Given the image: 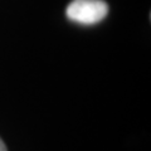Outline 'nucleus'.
<instances>
[{"instance_id":"obj_1","label":"nucleus","mask_w":151,"mask_h":151,"mask_svg":"<svg viewBox=\"0 0 151 151\" xmlns=\"http://www.w3.org/2000/svg\"><path fill=\"white\" fill-rule=\"evenodd\" d=\"M108 5L103 0H73L67 6V18L82 25H93L106 18Z\"/></svg>"},{"instance_id":"obj_2","label":"nucleus","mask_w":151,"mask_h":151,"mask_svg":"<svg viewBox=\"0 0 151 151\" xmlns=\"http://www.w3.org/2000/svg\"><path fill=\"white\" fill-rule=\"evenodd\" d=\"M0 151H8L6 150V146H5V144L3 142L1 139H0Z\"/></svg>"}]
</instances>
